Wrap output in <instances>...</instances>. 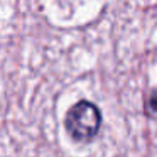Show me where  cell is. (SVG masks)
Segmentation results:
<instances>
[{
    "instance_id": "obj_1",
    "label": "cell",
    "mask_w": 157,
    "mask_h": 157,
    "mask_svg": "<svg viewBox=\"0 0 157 157\" xmlns=\"http://www.w3.org/2000/svg\"><path fill=\"white\" fill-rule=\"evenodd\" d=\"M101 112L95 103L88 100H79L66 112L64 127L73 140L91 142L101 128Z\"/></svg>"
},
{
    "instance_id": "obj_2",
    "label": "cell",
    "mask_w": 157,
    "mask_h": 157,
    "mask_svg": "<svg viewBox=\"0 0 157 157\" xmlns=\"http://www.w3.org/2000/svg\"><path fill=\"white\" fill-rule=\"evenodd\" d=\"M145 115L152 120H157V90L150 91L145 98Z\"/></svg>"
}]
</instances>
